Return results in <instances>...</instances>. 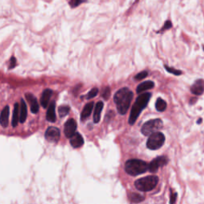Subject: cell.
I'll return each instance as SVG.
<instances>
[{"label":"cell","mask_w":204,"mask_h":204,"mask_svg":"<svg viewBox=\"0 0 204 204\" xmlns=\"http://www.w3.org/2000/svg\"><path fill=\"white\" fill-rule=\"evenodd\" d=\"M133 93L128 88H122L119 89L114 95V102L116 104V109L120 114L124 115L128 112L132 101Z\"/></svg>","instance_id":"obj_1"},{"label":"cell","mask_w":204,"mask_h":204,"mask_svg":"<svg viewBox=\"0 0 204 204\" xmlns=\"http://www.w3.org/2000/svg\"><path fill=\"white\" fill-rule=\"evenodd\" d=\"M151 96V95L150 93H144L136 98V101H135V103L132 108V110H131L130 116H129V120H128L129 124L133 125L135 124L137 118L139 117L140 112H142L148 105Z\"/></svg>","instance_id":"obj_2"},{"label":"cell","mask_w":204,"mask_h":204,"mask_svg":"<svg viewBox=\"0 0 204 204\" xmlns=\"http://www.w3.org/2000/svg\"><path fill=\"white\" fill-rule=\"evenodd\" d=\"M148 166L149 164H148L145 161L137 159H132L128 160L125 163L124 168L128 174L136 176L147 172L148 170Z\"/></svg>","instance_id":"obj_3"},{"label":"cell","mask_w":204,"mask_h":204,"mask_svg":"<svg viewBox=\"0 0 204 204\" xmlns=\"http://www.w3.org/2000/svg\"><path fill=\"white\" fill-rule=\"evenodd\" d=\"M159 182V179L156 175H148L146 177L139 179L135 182V186L140 191H150L153 190Z\"/></svg>","instance_id":"obj_4"},{"label":"cell","mask_w":204,"mask_h":204,"mask_svg":"<svg viewBox=\"0 0 204 204\" xmlns=\"http://www.w3.org/2000/svg\"><path fill=\"white\" fill-rule=\"evenodd\" d=\"M163 121L160 119H154L145 122L141 128V132L144 136H150L152 133L157 132L163 128Z\"/></svg>","instance_id":"obj_5"},{"label":"cell","mask_w":204,"mask_h":204,"mask_svg":"<svg viewBox=\"0 0 204 204\" xmlns=\"http://www.w3.org/2000/svg\"><path fill=\"white\" fill-rule=\"evenodd\" d=\"M164 141H165V136L163 133L160 132L152 133L148 137L147 147L151 150H157L163 146Z\"/></svg>","instance_id":"obj_6"},{"label":"cell","mask_w":204,"mask_h":204,"mask_svg":"<svg viewBox=\"0 0 204 204\" xmlns=\"http://www.w3.org/2000/svg\"><path fill=\"white\" fill-rule=\"evenodd\" d=\"M168 160L166 156L157 157L149 163L148 171L151 172H156L158 171V169L161 168V167H163V166L166 165L168 163Z\"/></svg>","instance_id":"obj_7"},{"label":"cell","mask_w":204,"mask_h":204,"mask_svg":"<svg viewBox=\"0 0 204 204\" xmlns=\"http://www.w3.org/2000/svg\"><path fill=\"white\" fill-rule=\"evenodd\" d=\"M45 137L49 142L57 143L60 139V130L56 127H49L46 131Z\"/></svg>","instance_id":"obj_8"},{"label":"cell","mask_w":204,"mask_h":204,"mask_svg":"<svg viewBox=\"0 0 204 204\" xmlns=\"http://www.w3.org/2000/svg\"><path fill=\"white\" fill-rule=\"evenodd\" d=\"M77 127V122L75 121L74 119H69V120H68L67 121L65 122V127H64V133H65V136L67 138L70 139L72 136L76 133Z\"/></svg>","instance_id":"obj_9"},{"label":"cell","mask_w":204,"mask_h":204,"mask_svg":"<svg viewBox=\"0 0 204 204\" xmlns=\"http://www.w3.org/2000/svg\"><path fill=\"white\" fill-rule=\"evenodd\" d=\"M25 97H26L27 101L30 104V111L33 113H34V114L38 113L39 110V105L35 97L32 93H27L25 94Z\"/></svg>","instance_id":"obj_10"},{"label":"cell","mask_w":204,"mask_h":204,"mask_svg":"<svg viewBox=\"0 0 204 204\" xmlns=\"http://www.w3.org/2000/svg\"><path fill=\"white\" fill-rule=\"evenodd\" d=\"M191 91L193 94L201 95L204 92V81L203 80L196 81L191 87Z\"/></svg>","instance_id":"obj_11"},{"label":"cell","mask_w":204,"mask_h":204,"mask_svg":"<svg viewBox=\"0 0 204 204\" xmlns=\"http://www.w3.org/2000/svg\"><path fill=\"white\" fill-rule=\"evenodd\" d=\"M69 142H70V144L72 145L73 148H81L84 144V139H83V137L80 133L76 132L70 138Z\"/></svg>","instance_id":"obj_12"},{"label":"cell","mask_w":204,"mask_h":204,"mask_svg":"<svg viewBox=\"0 0 204 204\" xmlns=\"http://www.w3.org/2000/svg\"><path fill=\"white\" fill-rule=\"evenodd\" d=\"M52 93H53V91L50 89H45L43 91L42 94H41V100H40L41 105L43 108H46L49 105V102H50V99L52 96Z\"/></svg>","instance_id":"obj_13"},{"label":"cell","mask_w":204,"mask_h":204,"mask_svg":"<svg viewBox=\"0 0 204 204\" xmlns=\"http://www.w3.org/2000/svg\"><path fill=\"white\" fill-rule=\"evenodd\" d=\"M93 104H94L93 102H89V103L86 104V105H85L82 112L81 113V121H85L86 120L88 119L89 116L91 115L93 109Z\"/></svg>","instance_id":"obj_14"},{"label":"cell","mask_w":204,"mask_h":204,"mask_svg":"<svg viewBox=\"0 0 204 204\" xmlns=\"http://www.w3.org/2000/svg\"><path fill=\"white\" fill-rule=\"evenodd\" d=\"M10 114V107L6 105L4 107L2 112H1V117H0V124L3 128H6L8 125V120H9Z\"/></svg>","instance_id":"obj_15"},{"label":"cell","mask_w":204,"mask_h":204,"mask_svg":"<svg viewBox=\"0 0 204 204\" xmlns=\"http://www.w3.org/2000/svg\"><path fill=\"white\" fill-rule=\"evenodd\" d=\"M46 120L50 122L56 121V113H55V101H52L49 104V108L46 112Z\"/></svg>","instance_id":"obj_16"},{"label":"cell","mask_w":204,"mask_h":204,"mask_svg":"<svg viewBox=\"0 0 204 204\" xmlns=\"http://www.w3.org/2000/svg\"><path fill=\"white\" fill-rule=\"evenodd\" d=\"M19 111H20V106L19 104L15 103L14 105V110H13V116H12V127L15 128L18 124L20 116H19Z\"/></svg>","instance_id":"obj_17"},{"label":"cell","mask_w":204,"mask_h":204,"mask_svg":"<svg viewBox=\"0 0 204 204\" xmlns=\"http://www.w3.org/2000/svg\"><path fill=\"white\" fill-rule=\"evenodd\" d=\"M104 108V104L102 101H98L96 104V107L94 109V114H93V121L96 124H97L98 122L101 120V114L102 112V109Z\"/></svg>","instance_id":"obj_18"},{"label":"cell","mask_w":204,"mask_h":204,"mask_svg":"<svg viewBox=\"0 0 204 204\" xmlns=\"http://www.w3.org/2000/svg\"><path fill=\"white\" fill-rule=\"evenodd\" d=\"M155 86V83L151 81H144V82L140 84L139 86H137V89H136V92L138 93H143L146 91V90H148V89H152Z\"/></svg>","instance_id":"obj_19"},{"label":"cell","mask_w":204,"mask_h":204,"mask_svg":"<svg viewBox=\"0 0 204 204\" xmlns=\"http://www.w3.org/2000/svg\"><path fill=\"white\" fill-rule=\"evenodd\" d=\"M27 117V104L25 102L23 99L21 100V104H20V119L19 121L20 123H24L26 121Z\"/></svg>","instance_id":"obj_20"},{"label":"cell","mask_w":204,"mask_h":204,"mask_svg":"<svg viewBox=\"0 0 204 204\" xmlns=\"http://www.w3.org/2000/svg\"><path fill=\"white\" fill-rule=\"evenodd\" d=\"M128 198L130 199V201L134 203H139L140 202L144 200V197L143 195L135 192L128 193Z\"/></svg>","instance_id":"obj_21"},{"label":"cell","mask_w":204,"mask_h":204,"mask_svg":"<svg viewBox=\"0 0 204 204\" xmlns=\"http://www.w3.org/2000/svg\"><path fill=\"white\" fill-rule=\"evenodd\" d=\"M167 108V103L162 98L159 97L156 102V109L158 112H163Z\"/></svg>","instance_id":"obj_22"},{"label":"cell","mask_w":204,"mask_h":204,"mask_svg":"<svg viewBox=\"0 0 204 204\" xmlns=\"http://www.w3.org/2000/svg\"><path fill=\"white\" fill-rule=\"evenodd\" d=\"M70 110V108L68 106V105H62L58 108V113H59V116L61 117H63V116H65L67 115Z\"/></svg>","instance_id":"obj_23"},{"label":"cell","mask_w":204,"mask_h":204,"mask_svg":"<svg viewBox=\"0 0 204 204\" xmlns=\"http://www.w3.org/2000/svg\"><path fill=\"white\" fill-rule=\"evenodd\" d=\"M164 67H165L166 70L168 72H169L170 74H174V75H177V76H179V75H181V74H183L182 73V71H180V70H178V69H175L172 68V67H169V66H168V65H164Z\"/></svg>","instance_id":"obj_24"},{"label":"cell","mask_w":204,"mask_h":204,"mask_svg":"<svg viewBox=\"0 0 204 204\" xmlns=\"http://www.w3.org/2000/svg\"><path fill=\"white\" fill-rule=\"evenodd\" d=\"M110 94H111V90H110V88L109 86L105 87L104 89H103V93L101 96L103 97V98L104 100H108L110 97Z\"/></svg>","instance_id":"obj_25"},{"label":"cell","mask_w":204,"mask_h":204,"mask_svg":"<svg viewBox=\"0 0 204 204\" xmlns=\"http://www.w3.org/2000/svg\"><path fill=\"white\" fill-rule=\"evenodd\" d=\"M98 93V89L97 88H93L92 89L89 93L86 96V98L87 99H91V98H93L94 97H96Z\"/></svg>","instance_id":"obj_26"},{"label":"cell","mask_w":204,"mask_h":204,"mask_svg":"<svg viewBox=\"0 0 204 204\" xmlns=\"http://www.w3.org/2000/svg\"><path fill=\"white\" fill-rule=\"evenodd\" d=\"M148 72L142 71L140 72V73H139V74H136V76H135V79H136V80H143V79H144L146 77H148Z\"/></svg>","instance_id":"obj_27"},{"label":"cell","mask_w":204,"mask_h":204,"mask_svg":"<svg viewBox=\"0 0 204 204\" xmlns=\"http://www.w3.org/2000/svg\"><path fill=\"white\" fill-rule=\"evenodd\" d=\"M84 0H69V5L72 7H76L80 5L81 3H83Z\"/></svg>","instance_id":"obj_28"},{"label":"cell","mask_w":204,"mask_h":204,"mask_svg":"<svg viewBox=\"0 0 204 204\" xmlns=\"http://www.w3.org/2000/svg\"><path fill=\"white\" fill-rule=\"evenodd\" d=\"M176 198H177V193H171V197H170V203L174 204L176 201Z\"/></svg>","instance_id":"obj_29"},{"label":"cell","mask_w":204,"mask_h":204,"mask_svg":"<svg viewBox=\"0 0 204 204\" xmlns=\"http://www.w3.org/2000/svg\"><path fill=\"white\" fill-rule=\"evenodd\" d=\"M15 65H16V58H15V57H11V60H10L9 68H15Z\"/></svg>","instance_id":"obj_30"},{"label":"cell","mask_w":204,"mask_h":204,"mask_svg":"<svg viewBox=\"0 0 204 204\" xmlns=\"http://www.w3.org/2000/svg\"><path fill=\"white\" fill-rule=\"evenodd\" d=\"M172 27V22H170V21H167V22H165V23H164V26H163V27L162 28V30H168V29H170L171 27Z\"/></svg>","instance_id":"obj_31"},{"label":"cell","mask_w":204,"mask_h":204,"mask_svg":"<svg viewBox=\"0 0 204 204\" xmlns=\"http://www.w3.org/2000/svg\"><path fill=\"white\" fill-rule=\"evenodd\" d=\"M191 99H192V100L190 101V103L191 104H193L194 102H195V101H197V98H191Z\"/></svg>","instance_id":"obj_32"},{"label":"cell","mask_w":204,"mask_h":204,"mask_svg":"<svg viewBox=\"0 0 204 204\" xmlns=\"http://www.w3.org/2000/svg\"><path fill=\"white\" fill-rule=\"evenodd\" d=\"M200 122H202V119H199V120H198V124H199Z\"/></svg>","instance_id":"obj_33"},{"label":"cell","mask_w":204,"mask_h":204,"mask_svg":"<svg viewBox=\"0 0 204 204\" xmlns=\"http://www.w3.org/2000/svg\"><path fill=\"white\" fill-rule=\"evenodd\" d=\"M203 50H204V46H203Z\"/></svg>","instance_id":"obj_34"}]
</instances>
